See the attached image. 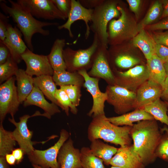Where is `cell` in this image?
<instances>
[{
	"instance_id": "1",
	"label": "cell",
	"mask_w": 168,
	"mask_h": 168,
	"mask_svg": "<svg viewBox=\"0 0 168 168\" xmlns=\"http://www.w3.org/2000/svg\"><path fill=\"white\" fill-rule=\"evenodd\" d=\"M133 141V151L144 165L153 162L162 137L155 119L138 121L132 127L130 134Z\"/></svg>"
},
{
	"instance_id": "2",
	"label": "cell",
	"mask_w": 168,
	"mask_h": 168,
	"mask_svg": "<svg viewBox=\"0 0 168 168\" xmlns=\"http://www.w3.org/2000/svg\"><path fill=\"white\" fill-rule=\"evenodd\" d=\"M8 1L10 3V7L4 2H1L0 4L1 8L5 14L11 17L16 24L29 49L33 52L32 38L33 35L39 33L44 36L48 35L49 31L44 29L43 27L57 26L58 23L39 21L35 19L26 8L17 2L11 0H9Z\"/></svg>"
},
{
	"instance_id": "3",
	"label": "cell",
	"mask_w": 168,
	"mask_h": 168,
	"mask_svg": "<svg viewBox=\"0 0 168 168\" xmlns=\"http://www.w3.org/2000/svg\"><path fill=\"white\" fill-rule=\"evenodd\" d=\"M132 128L116 126L108 120L105 115H100L92 118L88 128V138L91 142L100 139L122 147L130 146Z\"/></svg>"
},
{
	"instance_id": "4",
	"label": "cell",
	"mask_w": 168,
	"mask_h": 168,
	"mask_svg": "<svg viewBox=\"0 0 168 168\" xmlns=\"http://www.w3.org/2000/svg\"><path fill=\"white\" fill-rule=\"evenodd\" d=\"M120 15L116 3L113 1H103L93 9L90 28L101 45L107 48V25L113 19L119 17Z\"/></svg>"
},
{
	"instance_id": "5",
	"label": "cell",
	"mask_w": 168,
	"mask_h": 168,
	"mask_svg": "<svg viewBox=\"0 0 168 168\" xmlns=\"http://www.w3.org/2000/svg\"><path fill=\"white\" fill-rule=\"evenodd\" d=\"M100 43L97 36L94 35L91 45L85 49L74 50L69 47L64 49L63 56L65 62L66 70L70 72H78L91 68L94 54Z\"/></svg>"
},
{
	"instance_id": "6",
	"label": "cell",
	"mask_w": 168,
	"mask_h": 168,
	"mask_svg": "<svg viewBox=\"0 0 168 168\" xmlns=\"http://www.w3.org/2000/svg\"><path fill=\"white\" fill-rule=\"evenodd\" d=\"M42 116L49 119V116L46 113L41 114L38 111L30 116L25 114L20 117V121L16 122L14 118H8V120L15 126V128L12 132L13 137L19 145L20 148L24 152L25 154L28 155L35 149L33 146L37 143H41L44 144L49 140L57 137L56 135H53L47 141L42 142H33L31 140L33 132L30 130L27 125L28 119L31 117Z\"/></svg>"
},
{
	"instance_id": "7",
	"label": "cell",
	"mask_w": 168,
	"mask_h": 168,
	"mask_svg": "<svg viewBox=\"0 0 168 168\" xmlns=\"http://www.w3.org/2000/svg\"><path fill=\"white\" fill-rule=\"evenodd\" d=\"M70 135L66 130L62 129L59 138L54 145L44 150L35 149L27 155L29 161L32 165H36L42 168H60L57 161L58 155L61 147Z\"/></svg>"
},
{
	"instance_id": "8",
	"label": "cell",
	"mask_w": 168,
	"mask_h": 168,
	"mask_svg": "<svg viewBox=\"0 0 168 168\" xmlns=\"http://www.w3.org/2000/svg\"><path fill=\"white\" fill-rule=\"evenodd\" d=\"M106 101L112 105L115 112L123 114L134 109L136 93L118 85H108L106 88Z\"/></svg>"
},
{
	"instance_id": "9",
	"label": "cell",
	"mask_w": 168,
	"mask_h": 168,
	"mask_svg": "<svg viewBox=\"0 0 168 168\" xmlns=\"http://www.w3.org/2000/svg\"><path fill=\"white\" fill-rule=\"evenodd\" d=\"M16 80L15 77L13 76L0 85V123H2L7 114L14 118L21 104L15 85Z\"/></svg>"
},
{
	"instance_id": "10",
	"label": "cell",
	"mask_w": 168,
	"mask_h": 168,
	"mask_svg": "<svg viewBox=\"0 0 168 168\" xmlns=\"http://www.w3.org/2000/svg\"><path fill=\"white\" fill-rule=\"evenodd\" d=\"M114 75L115 85L135 93L139 87L149 79L147 65H137L124 72L116 71Z\"/></svg>"
},
{
	"instance_id": "11",
	"label": "cell",
	"mask_w": 168,
	"mask_h": 168,
	"mask_svg": "<svg viewBox=\"0 0 168 168\" xmlns=\"http://www.w3.org/2000/svg\"><path fill=\"white\" fill-rule=\"evenodd\" d=\"M78 72L84 78L83 86L90 93L93 99L92 107L87 115L92 118L105 115V103L107 100V95L105 91L102 92L100 89L99 82L100 79L89 76L87 71L85 70Z\"/></svg>"
},
{
	"instance_id": "12",
	"label": "cell",
	"mask_w": 168,
	"mask_h": 168,
	"mask_svg": "<svg viewBox=\"0 0 168 168\" xmlns=\"http://www.w3.org/2000/svg\"><path fill=\"white\" fill-rule=\"evenodd\" d=\"M17 2L37 18L49 20L66 19L52 0H18Z\"/></svg>"
},
{
	"instance_id": "13",
	"label": "cell",
	"mask_w": 168,
	"mask_h": 168,
	"mask_svg": "<svg viewBox=\"0 0 168 168\" xmlns=\"http://www.w3.org/2000/svg\"><path fill=\"white\" fill-rule=\"evenodd\" d=\"M107 48L100 44L94 54L91 69L87 73L91 77L104 80L109 85H115L114 76L108 59Z\"/></svg>"
},
{
	"instance_id": "14",
	"label": "cell",
	"mask_w": 168,
	"mask_h": 168,
	"mask_svg": "<svg viewBox=\"0 0 168 168\" xmlns=\"http://www.w3.org/2000/svg\"><path fill=\"white\" fill-rule=\"evenodd\" d=\"M26 65V72L29 75L36 77L42 75L52 76L54 71L47 56L35 54L27 49L21 55Z\"/></svg>"
},
{
	"instance_id": "15",
	"label": "cell",
	"mask_w": 168,
	"mask_h": 168,
	"mask_svg": "<svg viewBox=\"0 0 168 168\" xmlns=\"http://www.w3.org/2000/svg\"><path fill=\"white\" fill-rule=\"evenodd\" d=\"M93 11V9H87L84 7L79 1L71 0V8L68 20L65 23L58 26V28L59 30L63 28L67 29L68 31L69 36L72 38L73 35L71 29L72 25L78 20H83L86 25L85 37L86 39H87L90 34V28L89 26V22L91 21Z\"/></svg>"
},
{
	"instance_id": "16",
	"label": "cell",
	"mask_w": 168,
	"mask_h": 168,
	"mask_svg": "<svg viewBox=\"0 0 168 168\" xmlns=\"http://www.w3.org/2000/svg\"><path fill=\"white\" fill-rule=\"evenodd\" d=\"M162 90L160 85L148 80L136 92L134 109H142L161 98Z\"/></svg>"
},
{
	"instance_id": "17",
	"label": "cell",
	"mask_w": 168,
	"mask_h": 168,
	"mask_svg": "<svg viewBox=\"0 0 168 168\" xmlns=\"http://www.w3.org/2000/svg\"><path fill=\"white\" fill-rule=\"evenodd\" d=\"M22 34L16 27L8 25L3 43L9 49L11 57L18 64L22 60L21 55L28 49L22 38Z\"/></svg>"
},
{
	"instance_id": "18",
	"label": "cell",
	"mask_w": 168,
	"mask_h": 168,
	"mask_svg": "<svg viewBox=\"0 0 168 168\" xmlns=\"http://www.w3.org/2000/svg\"><path fill=\"white\" fill-rule=\"evenodd\" d=\"M57 160L60 168H82L80 150L74 147L70 137L60 148Z\"/></svg>"
},
{
	"instance_id": "19",
	"label": "cell",
	"mask_w": 168,
	"mask_h": 168,
	"mask_svg": "<svg viewBox=\"0 0 168 168\" xmlns=\"http://www.w3.org/2000/svg\"><path fill=\"white\" fill-rule=\"evenodd\" d=\"M110 165L121 168H143L145 166L133 152L132 145L119 148Z\"/></svg>"
},
{
	"instance_id": "20",
	"label": "cell",
	"mask_w": 168,
	"mask_h": 168,
	"mask_svg": "<svg viewBox=\"0 0 168 168\" xmlns=\"http://www.w3.org/2000/svg\"><path fill=\"white\" fill-rule=\"evenodd\" d=\"M44 94L37 87L34 86L30 93L23 103L24 107L34 105L43 109L44 113L50 117L61 112L58 106L55 104L50 103L45 99Z\"/></svg>"
},
{
	"instance_id": "21",
	"label": "cell",
	"mask_w": 168,
	"mask_h": 168,
	"mask_svg": "<svg viewBox=\"0 0 168 168\" xmlns=\"http://www.w3.org/2000/svg\"><path fill=\"white\" fill-rule=\"evenodd\" d=\"M118 8L121 15L118 19L110 21L108 32V39L116 42L125 38L128 26V18L124 9L120 6H118Z\"/></svg>"
},
{
	"instance_id": "22",
	"label": "cell",
	"mask_w": 168,
	"mask_h": 168,
	"mask_svg": "<svg viewBox=\"0 0 168 168\" xmlns=\"http://www.w3.org/2000/svg\"><path fill=\"white\" fill-rule=\"evenodd\" d=\"M110 122L116 126H128L132 127L135 122L143 120L155 119L150 114L143 109H135L129 113H126L120 116L107 117Z\"/></svg>"
},
{
	"instance_id": "23",
	"label": "cell",
	"mask_w": 168,
	"mask_h": 168,
	"mask_svg": "<svg viewBox=\"0 0 168 168\" xmlns=\"http://www.w3.org/2000/svg\"><path fill=\"white\" fill-rule=\"evenodd\" d=\"M64 39H57L54 41L49 54L47 55L50 64L54 71L66 70V67L63 56L65 45Z\"/></svg>"
},
{
	"instance_id": "24",
	"label": "cell",
	"mask_w": 168,
	"mask_h": 168,
	"mask_svg": "<svg viewBox=\"0 0 168 168\" xmlns=\"http://www.w3.org/2000/svg\"><path fill=\"white\" fill-rule=\"evenodd\" d=\"M17 89L21 104L23 103L32 91L34 87V78L27 74L25 71L19 69L15 75Z\"/></svg>"
},
{
	"instance_id": "25",
	"label": "cell",
	"mask_w": 168,
	"mask_h": 168,
	"mask_svg": "<svg viewBox=\"0 0 168 168\" xmlns=\"http://www.w3.org/2000/svg\"><path fill=\"white\" fill-rule=\"evenodd\" d=\"M149 80L163 86L167 76L162 61L156 54L147 60Z\"/></svg>"
},
{
	"instance_id": "26",
	"label": "cell",
	"mask_w": 168,
	"mask_h": 168,
	"mask_svg": "<svg viewBox=\"0 0 168 168\" xmlns=\"http://www.w3.org/2000/svg\"><path fill=\"white\" fill-rule=\"evenodd\" d=\"M91 142L89 148L92 153L101 159L105 165H110L113 156L116 153L118 148L105 143L99 139Z\"/></svg>"
},
{
	"instance_id": "27",
	"label": "cell",
	"mask_w": 168,
	"mask_h": 168,
	"mask_svg": "<svg viewBox=\"0 0 168 168\" xmlns=\"http://www.w3.org/2000/svg\"><path fill=\"white\" fill-rule=\"evenodd\" d=\"M139 32V33L133 38V44L134 47L138 48L141 50L147 60L155 54L156 43L152 38L143 29Z\"/></svg>"
},
{
	"instance_id": "28",
	"label": "cell",
	"mask_w": 168,
	"mask_h": 168,
	"mask_svg": "<svg viewBox=\"0 0 168 168\" xmlns=\"http://www.w3.org/2000/svg\"><path fill=\"white\" fill-rule=\"evenodd\" d=\"M34 86L38 88L52 103L58 106L55 98V94L57 89L52 76L42 75L34 77Z\"/></svg>"
},
{
	"instance_id": "29",
	"label": "cell",
	"mask_w": 168,
	"mask_h": 168,
	"mask_svg": "<svg viewBox=\"0 0 168 168\" xmlns=\"http://www.w3.org/2000/svg\"><path fill=\"white\" fill-rule=\"evenodd\" d=\"M52 77L56 85L60 86L75 85L82 87L84 82L83 77L77 72L54 71Z\"/></svg>"
},
{
	"instance_id": "30",
	"label": "cell",
	"mask_w": 168,
	"mask_h": 168,
	"mask_svg": "<svg viewBox=\"0 0 168 168\" xmlns=\"http://www.w3.org/2000/svg\"><path fill=\"white\" fill-rule=\"evenodd\" d=\"M158 120L168 127V104L159 99L142 108Z\"/></svg>"
},
{
	"instance_id": "31",
	"label": "cell",
	"mask_w": 168,
	"mask_h": 168,
	"mask_svg": "<svg viewBox=\"0 0 168 168\" xmlns=\"http://www.w3.org/2000/svg\"><path fill=\"white\" fill-rule=\"evenodd\" d=\"M16 142L13 138L12 132L5 130L2 123L0 124V156H5L11 153L15 148Z\"/></svg>"
},
{
	"instance_id": "32",
	"label": "cell",
	"mask_w": 168,
	"mask_h": 168,
	"mask_svg": "<svg viewBox=\"0 0 168 168\" xmlns=\"http://www.w3.org/2000/svg\"><path fill=\"white\" fill-rule=\"evenodd\" d=\"M80 154L82 168H105L103 161L94 155L90 148L82 147L80 150Z\"/></svg>"
},
{
	"instance_id": "33",
	"label": "cell",
	"mask_w": 168,
	"mask_h": 168,
	"mask_svg": "<svg viewBox=\"0 0 168 168\" xmlns=\"http://www.w3.org/2000/svg\"><path fill=\"white\" fill-rule=\"evenodd\" d=\"M162 5L160 1H156L152 6L146 16L138 25L137 30L139 32L147 26L156 20L161 15L163 11Z\"/></svg>"
},
{
	"instance_id": "34",
	"label": "cell",
	"mask_w": 168,
	"mask_h": 168,
	"mask_svg": "<svg viewBox=\"0 0 168 168\" xmlns=\"http://www.w3.org/2000/svg\"><path fill=\"white\" fill-rule=\"evenodd\" d=\"M55 98L58 102V106L64 110L66 114L69 115V110L74 114L78 112L77 107L74 105L66 93L61 89H57L55 94Z\"/></svg>"
},
{
	"instance_id": "35",
	"label": "cell",
	"mask_w": 168,
	"mask_h": 168,
	"mask_svg": "<svg viewBox=\"0 0 168 168\" xmlns=\"http://www.w3.org/2000/svg\"><path fill=\"white\" fill-rule=\"evenodd\" d=\"M17 63L11 56L4 63L0 65V83L15 75L18 70Z\"/></svg>"
},
{
	"instance_id": "36",
	"label": "cell",
	"mask_w": 168,
	"mask_h": 168,
	"mask_svg": "<svg viewBox=\"0 0 168 168\" xmlns=\"http://www.w3.org/2000/svg\"><path fill=\"white\" fill-rule=\"evenodd\" d=\"M114 61L115 66L121 69L131 68L140 61L139 59L136 57L124 53L116 55Z\"/></svg>"
},
{
	"instance_id": "37",
	"label": "cell",
	"mask_w": 168,
	"mask_h": 168,
	"mask_svg": "<svg viewBox=\"0 0 168 168\" xmlns=\"http://www.w3.org/2000/svg\"><path fill=\"white\" fill-rule=\"evenodd\" d=\"M81 87L75 85H69L60 86V89L66 93L72 104L76 107L79 105L81 97Z\"/></svg>"
},
{
	"instance_id": "38",
	"label": "cell",
	"mask_w": 168,
	"mask_h": 168,
	"mask_svg": "<svg viewBox=\"0 0 168 168\" xmlns=\"http://www.w3.org/2000/svg\"><path fill=\"white\" fill-rule=\"evenodd\" d=\"M155 154L156 157L168 161V136L166 134L162 136Z\"/></svg>"
},
{
	"instance_id": "39",
	"label": "cell",
	"mask_w": 168,
	"mask_h": 168,
	"mask_svg": "<svg viewBox=\"0 0 168 168\" xmlns=\"http://www.w3.org/2000/svg\"><path fill=\"white\" fill-rule=\"evenodd\" d=\"M66 18H68L71 8L70 0H52Z\"/></svg>"
},
{
	"instance_id": "40",
	"label": "cell",
	"mask_w": 168,
	"mask_h": 168,
	"mask_svg": "<svg viewBox=\"0 0 168 168\" xmlns=\"http://www.w3.org/2000/svg\"><path fill=\"white\" fill-rule=\"evenodd\" d=\"M155 54L163 63L168 61V47L163 45L156 43Z\"/></svg>"
},
{
	"instance_id": "41",
	"label": "cell",
	"mask_w": 168,
	"mask_h": 168,
	"mask_svg": "<svg viewBox=\"0 0 168 168\" xmlns=\"http://www.w3.org/2000/svg\"><path fill=\"white\" fill-rule=\"evenodd\" d=\"M8 17L2 13H0V41L3 42L9 23Z\"/></svg>"
},
{
	"instance_id": "42",
	"label": "cell",
	"mask_w": 168,
	"mask_h": 168,
	"mask_svg": "<svg viewBox=\"0 0 168 168\" xmlns=\"http://www.w3.org/2000/svg\"><path fill=\"white\" fill-rule=\"evenodd\" d=\"M152 37L156 43L168 47V30L155 33L153 34Z\"/></svg>"
},
{
	"instance_id": "43",
	"label": "cell",
	"mask_w": 168,
	"mask_h": 168,
	"mask_svg": "<svg viewBox=\"0 0 168 168\" xmlns=\"http://www.w3.org/2000/svg\"><path fill=\"white\" fill-rule=\"evenodd\" d=\"M11 56L7 47L2 42L0 41V65L4 63Z\"/></svg>"
},
{
	"instance_id": "44",
	"label": "cell",
	"mask_w": 168,
	"mask_h": 168,
	"mask_svg": "<svg viewBox=\"0 0 168 168\" xmlns=\"http://www.w3.org/2000/svg\"><path fill=\"white\" fill-rule=\"evenodd\" d=\"M161 21L150 26L149 29L152 30H168V17L165 18Z\"/></svg>"
},
{
	"instance_id": "45",
	"label": "cell",
	"mask_w": 168,
	"mask_h": 168,
	"mask_svg": "<svg viewBox=\"0 0 168 168\" xmlns=\"http://www.w3.org/2000/svg\"><path fill=\"white\" fill-rule=\"evenodd\" d=\"M11 153L14 156L16 160V164H17L22 161L25 154L24 151L20 147L15 148Z\"/></svg>"
},
{
	"instance_id": "46",
	"label": "cell",
	"mask_w": 168,
	"mask_h": 168,
	"mask_svg": "<svg viewBox=\"0 0 168 168\" xmlns=\"http://www.w3.org/2000/svg\"><path fill=\"white\" fill-rule=\"evenodd\" d=\"M79 1L80 3L84 7L86 8H89V9H91V8L96 7L100 4L103 0H81Z\"/></svg>"
},
{
	"instance_id": "47",
	"label": "cell",
	"mask_w": 168,
	"mask_h": 168,
	"mask_svg": "<svg viewBox=\"0 0 168 168\" xmlns=\"http://www.w3.org/2000/svg\"><path fill=\"white\" fill-rule=\"evenodd\" d=\"M129 8L132 11L137 14L139 11L141 1L140 0H127Z\"/></svg>"
},
{
	"instance_id": "48",
	"label": "cell",
	"mask_w": 168,
	"mask_h": 168,
	"mask_svg": "<svg viewBox=\"0 0 168 168\" xmlns=\"http://www.w3.org/2000/svg\"><path fill=\"white\" fill-rule=\"evenodd\" d=\"M162 88L161 98L168 104V76L165 80Z\"/></svg>"
},
{
	"instance_id": "49",
	"label": "cell",
	"mask_w": 168,
	"mask_h": 168,
	"mask_svg": "<svg viewBox=\"0 0 168 168\" xmlns=\"http://www.w3.org/2000/svg\"><path fill=\"white\" fill-rule=\"evenodd\" d=\"M161 2L163 8L161 18H165L168 17V0H162Z\"/></svg>"
},
{
	"instance_id": "50",
	"label": "cell",
	"mask_w": 168,
	"mask_h": 168,
	"mask_svg": "<svg viewBox=\"0 0 168 168\" xmlns=\"http://www.w3.org/2000/svg\"><path fill=\"white\" fill-rule=\"evenodd\" d=\"M5 157L6 161L9 165H14L16 163V160L12 153L7 154Z\"/></svg>"
},
{
	"instance_id": "51",
	"label": "cell",
	"mask_w": 168,
	"mask_h": 168,
	"mask_svg": "<svg viewBox=\"0 0 168 168\" xmlns=\"http://www.w3.org/2000/svg\"><path fill=\"white\" fill-rule=\"evenodd\" d=\"M0 168H10L5 156H0Z\"/></svg>"
},
{
	"instance_id": "52",
	"label": "cell",
	"mask_w": 168,
	"mask_h": 168,
	"mask_svg": "<svg viewBox=\"0 0 168 168\" xmlns=\"http://www.w3.org/2000/svg\"><path fill=\"white\" fill-rule=\"evenodd\" d=\"M161 132H165L166 133V134L168 136V127L167 126H165L161 129Z\"/></svg>"
},
{
	"instance_id": "53",
	"label": "cell",
	"mask_w": 168,
	"mask_h": 168,
	"mask_svg": "<svg viewBox=\"0 0 168 168\" xmlns=\"http://www.w3.org/2000/svg\"><path fill=\"white\" fill-rule=\"evenodd\" d=\"M164 66L165 69L167 76H168V61L164 63Z\"/></svg>"
},
{
	"instance_id": "54",
	"label": "cell",
	"mask_w": 168,
	"mask_h": 168,
	"mask_svg": "<svg viewBox=\"0 0 168 168\" xmlns=\"http://www.w3.org/2000/svg\"><path fill=\"white\" fill-rule=\"evenodd\" d=\"M32 166L33 168H42L40 167V166H38L35 165H32Z\"/></svg>"
},
{
	"instance_id": "55",
	"label": "cell",
	"mask_w": 168,
	"mask_h": 168,
	"mask_svg": "<svg viewBox=\"0 0 168 168\" xmlns=\"http://www.w3.org/2000/svg\"><path fill=\"white\" fill-rule=\"evenodd\" d=\"M110 168H121L118 167V166H112L110 167Z\"/></svg>"
},
{
	"instance_id": "56",
	"label": "cell",
	"mask_w": 168,
	"mask_h": 168,
	"mask_svg": "<svg viewBox=\"0 0 168 168\" xmlns=\"http://www.w3.org/2000/svg\"></svg>"
}]
</instances>
